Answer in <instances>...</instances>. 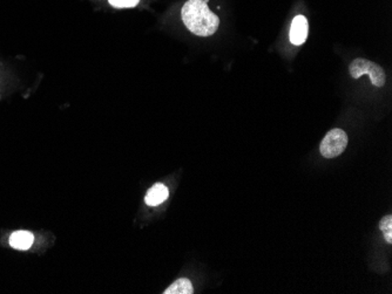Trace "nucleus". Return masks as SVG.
Returning <instances> with one entry per match:
<instances>
[{"instance_id": "obj_1", "label": "nucleus", "mask_w": 392, "mask_h": 294, "mask_svg": "<svg viewBox=\"0 0 392 294\" xmlns=\"http://www.w3.org/2000/svg\"><path fill=\"white\" fill-rule=\"evenodd\" d=\"M184 26L197 36H210L217 32L220 20L209 10L206 0H188L181 10Z\"/></svg>"}, {"instance_id": "obj_2", "label": "nucleus", "mask_w": 392, "mask_h": 294, "mask_svg": "<svg viewBox=\"0 0 392 294\" xmlns=\"http://www.w3.org/2000/svg\"><path fill=\"white\" fill-rule=\"evenodd\" d=\"M349 72L353 79H360V76L368 74L371 82L376 87H383L386 82L383 68L380 65L375 64L367 59H355L349 66Z\"/></svg>"}, {"instance_id": "obj_3", "label": "nucleus", "mask_w": 392, "mask_h": 294, "mask_svg": "<svg viewBox=\"0 0 392 294\" xmlns=\"http://www.w3.org/2000/svg\"><path fill=\"white\" fill-rule=\"evenodd\" d=\"M348 135L345 131L338 128L332 129L327 133V135L320 144V154L325 159L337 157L345 150V148L348 147Z\"/></svg>"}, {"instance_id": "obj_4", "label": "nucleus", "mask_w": 392, "mask_h": 294, "mask_svg": "<svg viewBox=\"0 0 392 294\" xmlns=\"http://www.w3.org/2000/svg\"><path fill=\"white\" fill-rule=\"evenodd\" d=\"M309 25L308 20L305 16H297L292 20V28H290V41L292 44L300 46L305 44L308 36Z\"/></svg>"}, {"instance_id": "obj_5", "label": "nucleus", "mask_w": 392, "mask_h": 294, "mask_svg": "<svg viewBox=\"0 0 392 294\" xmlns=\"http://www.w3.org/2000/svg\"><path fill=\"white\" fill-rule=\"evenodd\" d=\"M34 235L30 231H14L8 238V245L18 251H28L34 244Z\"/></svg>"}, {"instance_id": "obj_6", "label": "nucleus", "mask_w": 392, "mask_h": 294, "mask_svg": "<svg viewBox=\"0 0 392 294\" xmlns=\"http://www.w3.org/2000/svg\"><path fill=\"white\" fill-rule=\"evenodd\" d=\"M168 188L162 183H155L147 192V195L144 197V203L149 207H156L168 199Z\"/></svg>"}, {"instance_id": "obj_7", "label": "nucleus", "mask_w": 392, "mask_h": 294, "mask_svg": "<svg viewBox=\"0 0 392 294\" xmlns=\"http://www.w3.org/2000/svg\"><path fill=\"white\" fill-rule=\"evenodd\" d=\"M194 287L192 282L187 278H180L173 282L171 286L164 290V294H192Z\"/></svg>"}, {"instance_id": "obj_8", "label": "nucleus", "mask_w": 392, "mask_h": 294, "mask_svg": "<svg viewBox=\"0 0 392 294\" xmlns=\"http://www.w3.org/2000/svg\"><path fill=\"white\" fill-rule=\"evenodd\" d=\"M380 229L383 235H384V238L386 239V242L389 244L392 242V216L388 215L384 216L383 218L380 219Z\"/></svg>"}, {"instance_id": "obj_9", "label": "nucleus", "mask_w": 392, "mask_h": 294, "mask_svg": "<svg viewBox=\"0 0 392 294\" xmlns=\"http://www.w3.org/2000/svg\"><path fill=\"white\" fill-rule=\"evenodd\" d=\"M140 0H109V4L116 8H135Z\"/></svg>"}]
</instances>
